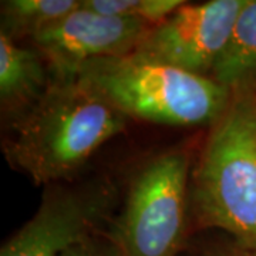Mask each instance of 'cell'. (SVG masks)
<instances>
[{
  "instance_id": "obj_1",
  "label": "cell",
  "mask_w": 256,
  "mask_h": 256,
  "mask_svg": "<svg viewBox=\"0 0 256 256\" xmlns=\"http://www.w3.org/2000/svg\"><path fill=\"white\" fill-rule=\"evenodd\" d=\"M128 117L76 78L56 80L28 108L8 120L3 154L36 185L72 180Z\"/></svg>"
},
{
  "instance_id": "obj_2",
  "label": "cell",
  "mask_w": 256,
  "mask_h": 256,
  "mask_svg": "<svg viewBox=\"0 0 256 256\" xmlns=\"http://www.w3.org/2000/svg\"><path fill=\"white\" fill-rule=\"evenodd\" d=\"M192 201L201 226L222 229L256 254V92H234L210 126Z\"/></svg>"
},
{
  "instance_id": "obj_3",
  "label": "cell",
  "mask_w": 256,
  "mask_h": 256,
  "mask_svg": "<svg viewBox=\"0 0 256 256\" xmlns=\"http://www.w3.org/2000/svg\"><path fill=\"white\" fill-rule=\"evenodd\" d=\"M74 78L128 118L164 126H212L232 97L210 77L134 54L92 60Z\"/></svg>"
},
{
  "instance_id": "obj_4",
  "label": "cell",
  "mask_w": 256,
  "mask_h": 256,
  "mask_svg": "<svg viewBox=\"0 0 256 256\" xmlns=\"http://www.w3.org/2000/svg\"><path fill=\"white\" fill-rule=\"evenodd\" d=\"M190 156L172 150L150 160L130 184L107 232L117 256H175L184 234Z\"/></svg>"
},
{
  "instance_id": "obj_5",
  "label": "cell",
  "mask_w": 256,
  "mask_h": 256,
  "mask_svg": "<svg viewBox=\"0 0 256 256\" xmlns=\"http://www.w3.org/2000/svg\"><path fill=\"white\" fill-rule=\"evenodd\" d=\"M117 190L108 180L48 185L37 212L2 246L0 256H62L108 222Z\"/></svg>"
},
{
  "instance_id": "obj_6",
  "label": "cell",
  "mask_w": 256,
  "mask_h": 256,
  "mask_svg": "<svg viewBox=\"0 0 256 256\" xmlns=\"http://www.w3.org/2000/svg\"><path fill=\"white\" fill-rule=\"evenodd\" d=\"M244 4L245 0L185 3L162 23L151 28L132 54L210 77Z\"/></svg>"
},
{
  "instance_id": "obj_7",
  "label": "cell",
  "mask_w": 256,
  "mask_h": 256,
  "mask_svg": "<svg viewBox=\"0 0 256 256\" xmlns=\"http://www.w3.org/2000/svg\"><path fill=\"white\" fill-rule=\"evenodd\" d=\"M151 28L140 20L98 14L80 4L28 42L44 57L53 78L70 80L92 60L132 54Z\"/></svg>"
},
{
  "instance_id": "obj_8",
  "label": "cell",
  "mask_w": 256,
  "mask_h": 256,
  "mask_svg": "<svg viewBox=\"0 0 256 256\" xmlns=\"http://www.w3.org/2000/svg\"><path fill=\"white\" fill-rule=\"evenodd\" d=\"M53 82L44 57L33 46L0 33V106L6 121L36 102Z\"/></svg>"
},
{
  "instance_id": "obj_9",
  "label": "cell",
  "mask_w": 256,
  "mask_h": 256,
  "mask_svg": "<svg viewBox=\"0 0 256 256\" xmlns=\"http://www.w3.org/2000/svg\"><path fill=\"white\" fill-rule=\"evenodd\" d=\"M210 78L230 94L256 92V0H245Z\"/></svg>"
},
{
  "instance_id": "obj_10",
  "label": "cell",
  "mask_w": 256,
  "mask_h": 256,
  "mask_svg": "<svg viewBox=\"0 0 256 256\" xmlns=\"http://www.w3.org/2000/svg\"><path fill=\"white\" fill-rule=\"evenodd\" d=\"M0 4V33L18 43L78 9L80 0H3Z\"/></svg>"
},
{
  "instance_id": "obj_11",
  "label": "cell",
  "mask_w": 256,
  "mask_h": 256,
  "mask_svg": "<svg viewBox=\"0 0 256 256\" xmlns=\"http://www.w3.org/2000/svg\"><path fill=\"white\" fill-rule=\"evenodd\" d=\"M186 2L182 0H80L82 8L120 18H132L156 26Z\"/></svg>"
},
{
  "instance_id": "obj_12",
  "label": "cell",
  "mask_w": 256,
  "mask_h": 256,
  "mask_svg": "<svg viewBox=\"0 0 256 256\" xmlns=\"http://www.w3.org/2000/svg\"><path fill=\"white\" fill-rule=\"evenodd\" d=\"M205 256H256V254L238 246L236 244L232 245H222V246L210 248Z\"/></svg>"
},
{
  "instance_id": "obj_13",
  "label": "cell",
  "mask_w": 256,
  "mask_h": 256,
  "mask_svg": "<svg viewBox=\"0 0 256 256\" xmlns=\"http://www.w3.org/2000/svg\"><path fill=\"white\" fill-rule=\"evenodd\" d=\"M62 256H98V254L92 249L90 240H87V242H82V244L70 248Z\"/></svg>"
}]
</instances>
